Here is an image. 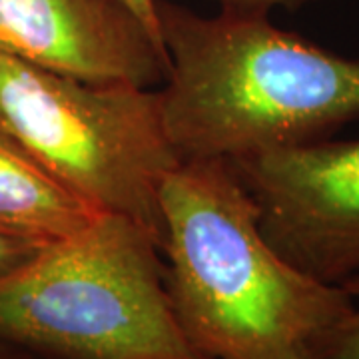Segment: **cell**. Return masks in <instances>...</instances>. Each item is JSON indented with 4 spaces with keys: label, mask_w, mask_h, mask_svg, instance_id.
Instances as JSON below:
<instances>
[{
    "label": "cell",
    "mask_w": 359,
    "mask_h": 359,
    "mask_svg": "<svg viewBox=\"0 0 359 359\" xmlns=\"http://www.w3.org/2000/svg\"><path fill=\"white\" fill-rule=\"evenodd\" d=\"M164 285L205 359H323L353 309L341 285L287 264L224 160H184L160 192Z\"/></svg>",
    "instance_id": "1"
},
{
    "label": "cell",
    "mask_w": 359,
    "mask_h": 359,
    "mask_svg": "<svg viewBox=\"0 0 359 359\" xmlns=\"http://www.w3.org/2000/svg\"><path fill=\"white\" fill-rule=\"evenodd\" d=\"M168 76L160 108L182 160H224L332 138L359 118V58L269 22L156 0Z\"/></svg>",
    "instance_id": "2"
},
{
    "label": "cell",
    "mask_w": 359,
    "mask_h": 359,
    "mask_svg": "<svg viewBox=\"0 0 359 359\" xmlns=\"http://www.w3.org/2000/svg\"><path fill=\"white\" fill-rule=\"evenodd\" d=\"M0 337L40 359H205L172 311L160 240L112 214L0 278Z\"/></svg>",
    "instance_id": "3"
},
{
    "label": "cell",
    "mask_w": 359,
    "mask_h": 359,
    "mask_svg": "<svg viewBox=\"0 0 359 359\" xmlns=\"http://www.w3.org/2000/svg\"><path fill=\"white\" fill-rule=\"evenodd\" d=\"M0 128L92 210L160 240V192L184 160L158 90L84 82L0 54Z\"/></svg>",
    "instance_id": "4"
},
{
    "label": "cell",
    "mask_w": 359,
    "mask_h": 359,
    "mask_svg": "<svg viewBox=\"0 0 359 359\" xmlns=\"http://www.w3.org/2000/svg\"><path fill=\"white\" fill-rule=\"evenodd\" d=\"M256 205L259 231L309 278L359 273V140L306 142L228 162Z\"/></svg>",
    "instance_id": "5"
},
{
    "label": "cell",
    "mask_w": 359,
    "mask_h": 359,
    "mask_svg": "<svg viewBox=\"0 0 359 359\" xmlns=\"http://www.w3.org/2000/svg\"><path fill=\"white\" fill-rule=\"evenodd\" d=\"M0 54L62 76L152 88L168 54L122 0H0Z\"/></svg>",
    "instance_id": "6"
},
{
    "label": "cell",
    "mask_w": 359,
    "mask_h": 359,
    "mask_svg": "<svg viewBox=\"0 0 359 359\" xmlns=\"http://www.w3.org/2000/svg\"><path fill=\"white\" fill-rule=\"evenodd\" d=\"M98 216L0 128V230L54 242Z\"/></svg>",
    "instance_id": "7"
},
{
    "label": "cell",
    "mask_w": 359,
    "mask_h": 359,
    "mask_svg": "<svg viewBox=\"0 0 359 359\" xmlns=\"http://www.w3.org/2000/svg\"><path fill=\"white\" fill-rule=\"evenodd\" d=\"M353 299V309L346 321L337 327L323 359H359V273L341 283Z\"/></svg>",
    "instance_id": "8"
},
{
    "label": "cell",
    "mask_w": 359,
    "mask_h": 359,
    "mask_svg": "<svg viewBox=\"0 0 359 359\" xmlns=\"http://www.w3.org/2000/svg\"><path fill=\"white\" fill-rule=\"evenodd\" d=\"M50 242H42L30 236L0 230V278L11 273L39 254Z\"/></svg>",
    "instance_id": "9"
},
{
    "label": "cell",
    "mask_w": 359,
    "mask_h": 359,
    "mask_svg": "<svg viewBox=\"0 0 359 359\" xmlns=\"http://www.w3.org/2000/svg\"><path fill=\"white\" fill-rule=\"evenodd\" d=\"M218 2L219 11L244 14H269L276 8L285 11H297L306 4L318 2V0H214Z\"/></svg>",
    "instance_id": "10"
},
{
    "label": "cell",
    "mask_w": 359,
    "mask_h": 359,
    "mask_svg": "<svg viewBox=\"0 0 359 359\" xmlns=\"http://www.w3.org/2000/svg\"><path fill=\"white\" fill-rule=\"evenodd\" d=\"M132 13L142 20V25L148 28V32L156 39L160 46H164V40L160 36V26H158V14H156V0H122ZM166 48V46H164Z\"/></svg>",
    "instance_id": "11"
},
{
    "label": "cell",
    "mask_w": 359,
    "mask_h": 359,
    "mask_svg": "<svg viewBox=\"0 0 359 359\" xmlns=\"http://www.w3.org/2000/svg\"><path fill=\"white\" fill-rule=\"evenodd\" d=\"M0 359H40L39 355L30 353L25 347L16 346L8 339H2L0 337Z\"/></svg>",
    "instance_id": "12"
}]
</instances>
